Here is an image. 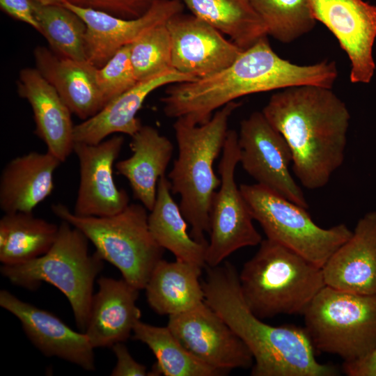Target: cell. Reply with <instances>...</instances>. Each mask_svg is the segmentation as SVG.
Here are the masks:
<instances>
[{"label": "cell", "mask_w": 376, "mask_h": 376, "mask_svg": "<svg viewBox=\"0 0 376 376\" xmlns=\"http://www.w3.org/2000/svg\"><path fill=\"white\" fill-rule=\"evenodd\" d=\"M337 76L334 61L300 65L282 58L272 49L267 36L224 70L169 85L161 101L166 116L183 117L201 125L214 111L242 96L301 85L332 88Z\"/></svg>", "instance_id": "6da1fadb"}, {"label": "cell", "mask_w": 376, "mask_h": 376, "mask_svg": "<svg viewBox=\"0 0 376 376\" xmlns=\"http://www.w3.org/2000/svg\"><path fill=\"white\" fill-rule=\"evenodd\" d=\"M262 112L287 141L300 183L324 187L344 161L350 119L345 103L331 88L301 85L272 94Z\"/></svg>", "instance_id": "7a4b0ae2"}, {"label": "cell", "mask_w": 376, "mask_h": 376, "mask_svg": "<svg viewBox=\"0 0 376 376\" xmlns=\"http://www.w3.org/2000/svg\"><path fill=\"white\" fill-rule=\"evenodd\" d=\"M204 301L241 338L253 358L252 376H335L337 369L319 363L305 328L274 327L255 315L240 290L233 264L208 267L202 283Z\"/></svg>", "instance_id": "3957f363"}, {"label": "cell", "mask_w": 376, "mask_h": 376, "mask_svg": "<svg viewBox=\"0 0 376 376\" xmlns=\"http://www.w3.org/2000/svg\"><path fill=\"white\" fill-rule=\"evenodd\" d=\"M240 103L230 102L217 110L206 123L197 125L180 117L173 129L178 155L168 174L172 194L180 196L179 206L196 240L207 242L212 198L221 183L214 162L223 150L228 122Z\"/></svg>", "instance_id": "277c9868"}, {"label": "cell", "mask_w": 376, "mask_h": 376, "mask_svg": "<svg viewBox=\"0 0 376 376\" xmlns=\"http://www.w3.org/2000/svg\"><path fill=\"white\" fill-rule=\"evenodd\" d=\"M239 274L242 297L260 319L304 314L324 287L320 267L288 248L265 239Z\"/></svg>", "instance_id": "5b68a950"}, {"label": "cell", "mask_w": 376, "mask_h": 376, "mask_svg": "<svg viewBox=\"0 0 376 376\" xmlns=\"http://www.w3.org/2000/svg\"><path fill=\"white\" fill-rule=\"evenodd\" d=\"M88 238L65 221L59 225L56 241L44 255L16 265H2L0 272L13 285L29 290L42 283L58 288L67 297L75 320L84 333L88 320L94 282L104 260L90 253Z\"/></svg>", "instance_id": "8992f818"}, {"label": "cell", "mask_w": 376, "mask_h": 376, "mask_svg": "<svg viewBox=\"0 0 376 376\" xmlns=\"http://www.w3.org/2000/svg\"><path fill=\"white\" fill-rule=\"evenodd\" d=\"M51 208L61 221L82 232L95 252L115 266L126 281L144 290L164 251L150 232L144 205L130 203L121 212L107 217L79 216L60 203Z\"/></svg>", "instance_id": "52a82bcc"}, {"label": "cell", "mask_w": 376, "mask_h": 376, "mask_svg": "<svg viewBox=\"0 0 376 376\" xmlns=\"http://www.w3.org/2000/svg\"><path fill=\"white\" fill-rule=\"evenodd\" d=\"M303 315L304 328L320 352L337 354L350 363L376 349V295L325 285Z\"/></svg>", "instance_id": "ba28073f"}, {"label": "cell", "mask_w": 376, "mask_h": 376, "mask_svg": "<svg viewBox=\"0 0 376 376\" xmlns=\"http://www.w3.org/2000/svg\"><path fill=\"white\" fill-rule=\"evenodd\" d=\"M240 188L267 239L320 267L352 235L353 231L344 224L329 228L318 226L306 208L258 184H242Z\"/></svg>", "instance_id": "9c48e42d"}, {"label": "cell", "mask_w": 376, "mask_h": 376, "mask_svg": "<svg viewBox=\"0 0 376 376\" xmlns=\"http://www.w3.org/2000/svg\"><path fill=\"white\" fill-rule=\"evenodd\" d=\"M240 163L238 134L229 130L218 169L221 183L212 198L210 234L205 262L208 267L219 265L231 253L263 240L255 228L249 205L235 180Z\"/></svg>", "instance_id": "30bf717a"}, {"label": "cell", "mask_w": 376, "mask_h": 376, "mask_svg": "<svg viewBox=\"0 0 376 376\" xmlns=\"http://www.w3.org/2000/svg\"><path fill=\"white\" fill-rule=\"evenodd\" d=\"M240 163L258 184L307 209L304 191L290 171L291 150L282 134L262 111H255L240 123Z\"/></svg>", "instance_id": "8fae6325"}, {"label": "cell", "mask_w": 376, "mask_h": 376, "mask_svg": "<svg viewBox=\"0 0 376 376\" xmlns=\"http://www.w3.org/2000/svg\"><path fill=\"white\" fill-rule=\"evenodd\" d=\"M167 327L194 357L225 373L253 364L244 343L205 301L189 311L169 315Z\"/></svg>", "instance_id": "7c38bea8"}, {"label": "cell", "mask_w": 376, "mask_h": 376, "mask_svg": "<svg viewBox=\"0 0 376 376\" xmlns=\"http://www.w3.org/2000/svg\"><path fill=\"white\" fill-rule=\"evenodd\" d=\"M313 15L336 38L350 61L353 84L369 83L375 72L376 6L363 0H309Z\"/></svg>", "instance_id": "4fadbf2b"}, {"label": "cell", "mask_w": 376, "mask_h": 376, "mask_svg": "<svg viewBox=\"0 0 376 376\" xmlns=\"http://www.w3.org/2000/svg\"><path fill=\"white\" fill-rule=\"evenodd\" d=\"M124 143L116 135L99 143L75 142L73 152L79 164V185L73 212L84 217H107L129 204L126 191L119 189L113 167Z\"/></svg>", "instance_id": "5bb4252c"}, {"label": "cell", "mask_w": 376, "mask_h": 376, "mask_svg": "<svg viewBox=\"0 0 376 376\" xmlns=\"http://www.w3.org/2000/svg\"><path fill=\"white\" fill-rule=\"evenodd\" d=\"M173 68L195 79L213 75L232 64L244 51L213 26L182 13L166 22Z\"/></svg>", "instance_id": "9a60e30c"}, {"label": "cell", "mask_w": 376, "mask_h": 376, "mask_svg": "<svg viewBox=\"0 0 376 376\" xmlns=\"http://www.w3.org/2000/svg\"><path fill=\"white\" fill-rule=\"evenodd\" d=\"M62 4L85 22L86 58L97 68L147 30L166 23L170 18L182 13L184 7L180 0H156L143 15L125 19L104 11L80 7L66 0Z\"/></svg>", "instance_id": "2e32d148"}, {"label": "cell", "mask_w": 376, "mask_h": 376, "mask_svg": "<svg viewBox=\"0 0 376 376\" xmlns=\"http://www.w3.org/2000/svg\"><path fill=\"white\" fill-rule=\"evenodd\" d=\"M0 306L15 315L32 344L47 357H58L94 370V348L86 334L72 329L53 313L0 290Z\"/></svg>", "instance_id": "e0dca14e"}, {"label": "cell", "mask_w": 376, "mask_h": 376, "mask_svg": "<svg viewBox=\"0 0 376 376\" xmlns=\"http://www.w3.org/2000/svg\"><path fill=\"white\" fill-rule=\"evenodd\" d=\"M325 285L367 295H376V211L357 222L352 236L322 267Z\"/></svg>", "instance_id": "ac0fdd59"}, {"label": "cell", "mask_w": 376, "mask_h": 376, "mask_svg": "<svg viewBox=\"0 0 376 376\" xmlns=\"http://www.w3.org/2000/svg\"><path fill=\"white\" fill-rule=\"evenodd\" d=\"M97 282L84 333L94 349L111 347L127 340L140 320L139 290L123 278L101 276Z\"/></svg>", "instance_id": "d6986e66"}, {"label": "cell", "mask_w": 376, "mask_h": 376, "mask_svg": "<svg viewBox=\"0 0 376 376\" xmlns=\"http://www.w3.org/2000/svg\"><path fill=\"white\" fill-rule=\"evenodd\" d=\"M17 85L19 95L32 108L36 134L45 143L47 151L63 162L75 145L70 109L36 68L21 70Z\"/></svg>", "instance_id": "ffe728a7"}, {"label": "cell", "mask_w": 376, "mask_h": 376, "mask_svg": "<svg viewBox=\"0 0 376 376\" xmlns=\"http://www.w3.org/2000/svg\"><path fill=\"white\" fill-rule=\"evenodd\" d=\"M194 80V77L173 69L154 78L138 81L95 115L75 125V142L96 144L114 133L132 137L142 125L136 114L152 92L164 86Z\"/></svg>", "instance_id": "44dd1931"}, {"label": "cell", "mask_w": 376, "mask_h": 376, "mask_svg": "<svg viewBox=\"0 0 376 376\" xmlns=\"http://www.w3.org/2000/svg\"><path fill=\"white\" fill-rule=\"evenodd\" d=\"M33 56L36 68L55 88L72 113L84 120L104 107L96 81L97 67L87 60L61 57L42 46L35 48Z\"/></svg>", "instance_id": "7402d4cb"}, {"label": "cell", "mask_w": 376, "mask_h": 376, "mask_svg": "<svg viewBox=\"0 0 376 376\" xmlns=\"http://www.w3.org/2000/svg\"><path fill=\"white\" fill-rule=\"evenodd\" d=\"M62 163L49 152H30L11 159L0 177V207L4 213L31 212L52 192Z\"/></svg>", "instance_id": "603a6c76"}, {"label": "cell", "mask_w": 376, "mask_h": 376, "mask_svg": "<svg viewBox=\"0 0 376 376\" xmlns=\"http://www.w3.org/2000/svg\"><path fill=\"white\" fill-rule=\"evenodd\" d=\"M132 155L116 163L118 174L129 182L135 198L148 211L154 206L157 184L165 175L173 145L154 127L141 125L132 136Z\"/></svg>", "instance_id": "cb8c5ba5"}, {"label": "cell", "mask_w": 376, "mask_h": 376, "mask_svg": "<svg viewBox=\"0 0 376 376\" xmlns=\"http://www.w3.org/2000/svg\"><path fill=\"white\" fill-rule=\"evenodd\" d=\"M202 268L176 260L161 259L146 285L147 302L159 315H171L189 311L204 301L199 281Z\"/></svg>", "instance_id": "d4e9b609"}, {"label": "cell", "mask_w": 376, "mask_h": 376, "mask_svg": "<svg viewBox=\"0 0 376 376\" xmlns=\"http://www.w3.org/2000/svg\"><path fill=\"white\" fill-rule=\"evenodd\" d=\"M149 212L150 232L162 248L171 251L176 260L200 268L206 265L208 242H198L188 233L189 224L172 196L170 183L165 175L159 180L156 200Z\"/></svg>", "instance_id": "484cf974"}, {"label": "cell", "mask_w": 376, "mask_h": 376, "mask_svg": "<svg viewBox=\"0 0 376 376\" xmlns=\"http://www.w3.org/2000/svg\"><path fill=\"white\" fill-rule=\"evenodd\" d=\"M58 228L33 212L4 213L0 219L1 263L16 265L44 255L56 241Z\"/></svg>", "instance_id": "4316f807"}, {"label": "cell", "mask_w": 376, "mask_h": 376, "mask_svg": "<svg viewBox=\"0 0 376 376\" xmlns=\"http://www.w3.org/2000/svg\"><path fill=\"white\" fill-rule=\"evenodd\" d=\"M180 1L192 15L229 36L243 50L267 36L264 23L249 0Z\"/></svg>", "instance_id": "83f0119b"}, {"label": "cell", "mask_w": 376, "mask_h": 376, "mask_svg": "<svg viewBox=\"0 0 376 376\" xmlns=\"http://www.w3.org/2000/svg\"><path fill=\"white\" fill-rule=\"evenodd\" d=\"M133 338L146 344L155 354L150 375L219 376L225 373L194 357L168 327L153 326L141 320L133 329Z\"/></svg>", "instance_id": "f1b7e54d"}, {"label": "cell", "mask_w": 376, "mask_h": 376, "mask_svg": "<svg viewBox=\"0 0 376 376\" xmlns=\"http://www.w3.org/2000/svg\"><path fill=\"white\" fill-rule=\"evenodd\" d=\"M33 1L40 33L47 40L52 51L63 58L86 60V25L83 19L63 4L44 5Z\"/></svg>", "instance_id": "f546056e"}, {"label": "cell", "mask_w": 376, "mask_h": 376, "mask_svg": "<svg viewBox=\"0 0 376 376\" xmlns=\"http://www.w3.org/2000/svg\"><path fill=\"white\" fill-rule=\"evenodd\" d=\"M267 36L290 43L310 32L316 20L309 0H249Z\"/></svg>", "instance_id": "4dcf8cb0"}, {"label": "cell", "mask_w": 376, "mask_h": 376, "mask_svg": "<svg viewBox=\"0 0 376 376\" xmlns=\"http://www.w3.org/2000/svg\"><path fill=\"white\" fill-rule=\"evenodd\" d=\"M130 59L138 81L173 70L171 38L166 23L147 30L131 43Z\"/></svg>", "instance_id": "1f68e13d"}, {"label": "cell", "mask_w": 376, "mask_h": 376, "mask_svg": "<svg viewBox=\"0 0 376 376\" xmlns=\"http://www.w3.org/2000/svg\"><path fill=\"white\" fill-rule=\"evenodd\" d=\"M96 81L104 107L137 84L130 59V45L118 50L105 65L97 68Z\"/></svg>", "instance_id": "d6a6232c"}, {"label": "cell", "mask_w": 376, "mask_h": 376, "mask_svg": "<svg viewBox=\"0 0 376 376\" xmlns=\"http://www.w3.org/2000/svg\"><path fill=\"white\" fill-rule=\"evenodd\" d=\"M83 7L104 11L112 15L134 19L143 15L156 0H66Z\"/></svg>", "instance_id": "836d02e7"}, {"label": "cell", "mask_w": 376, "mask_h": 376, "mask_svg": "<svg viewBox=\"0 0 376 376\" xmlns=\"http://www.w3.org/2000/svg\"><path fill=\"white\" fill-rule=\"evenodd\" d=\"M112 350L116 357V364L111 373L112 376H148L150 372L146 366L138 363L130 354L124 342L114 344Z\"/></svg>", "instance_id": "e575fe53"}, {"label": "cell", "mask_w": 376, "mask_h": 376, "mask_svg": "<svg viewBox=\"0 0 376 376\" xmlns=\"http://www.w3.org/2000/svg\"><path fill=\"white\" fill-rule=\"evenodd\" d=\"M0 6L11 17L29 24L40 33L33 0H0Z\"/></svg>", "instance_id": "d590c367"}, {"label": "cell", "mask_w": 376, "mask_h": 376, "mask_svg": "<svg viewBox=\"0 0 376 376\" xmlns=\"http://www.w3.org/2000/svg\"><path fill=\"white\" fill-rule=\"evenodd\" d=\"M343 369L348 376H376V349L361 359L344 362Z\"/></svg>", "instance_id": "8d00e7d4"}, {"label": "cell", "mask_w": 376, "mask_h": 376, "mask_svg": "<svg viewBox=\"0 0 376 376\" xmlns=\"http://www.w3.org/2000/svg\"><path fill=\"white\" fill-rule=\"evenodd\" d=\"M44 5H59L62 4L65 0H34Z\"/></svg>", "instance_id": "74e56055"}]
</instances>
